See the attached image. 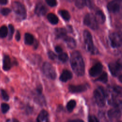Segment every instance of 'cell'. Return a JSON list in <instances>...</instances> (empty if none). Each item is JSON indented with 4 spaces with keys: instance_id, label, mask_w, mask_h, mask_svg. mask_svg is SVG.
Segmentation results:
<instances>
[{
    "instance_id": "obj_15",
    "label": "cell",
    "mask_w": 122,
    "mask_h": 122,
    "mask_svg": "<svg viewBox=\"0 0 122 122\" xmlns=\"http://www.w3.org/2000/svg\"><path fill=\"white\" fill-rule=\"evenodd\" d=\"M108 10L111 12L115 13L119 11L120 6L118 1H112L108 3L107 5Z\"/></svg>"
},
{
    "instance_id": "obj_21",
    "label": "cell",
    "mask_w": 122,
    "mask_h": 122,
    "mask_svg": "<svg viewBox=\"0 0 122 122\" xmlns=\"http://www.w3.org/2000/svg\"><path fill=\"white\" fill-rule=\"evenodd\" d=\"M47 18L48 21L52 24L55 25L58 23L59 19L58 17L53 13H49L47 15Z\"/></svg>"
},
{
    "instance_id": "obj_22",
    "label": "cell",
    "mask_w": 122,
    "mask_h": 122,
    "mask_svg": "<svg viewBox=\"0 0 122 122\" xmlns=\"http://www.w3.org/2000/svg\"><path fill=\"white\" fill-rule=\"evenodd\" d=\"M34 38L31 34L26 33L24 35V43L26 45H30L34 43Z\"/></svg>"
},
{
    "instance_id": "obj_42",
    "label": "cell",
    "mask_w": 122,
    "mask_h": 122,
    "mask_svg": "<svg viewBox=\"0 0 122 122\" xmlns=\"http://www.w3.org/2000/svg\"><path fill=\"white\" fill-rule=\"evenodd\" d=\"M9 122H20L18 120H17V119H13L12 120H11V121L10 122V121H8Z\"/></svg>"
},
{
    "instance_id": "obj_20",
    "label": "cell",
    "mask_w": 122,
    "mask_h": 122,
    "mask_svg": "<svg viewBox=\"0 0 122 122\" xmlns=\"http://www.w3.org/2000/svg\"><path fill=\"white\" fill-rule=\"evenodd\" d=\"M63 40L66 42L67 46L69 48L73 49L75 48V47L76 46V41L72 37L67 36Z\"/></svg>"
},
{
    "instance_id": "obj_23",
    "label": "cell",
    "mask_w": 122,
    "mask_h": 122,
    "mask_svg": "<svg viewBox=\"0 0 122 122\" xmlns=\"http://www.w3.org/2000/svg\"><path fill=\"white\" fill-rule=\"evenodd\" d=\"M59 14L62 17V18L66 21H68L71 18L70 14L68 11L65 10H59Z\"/></svg>"
},
{
    "instance_id": "obj_43",
    "label": "cell",
    "mask_w": 122,
    "mask_h": 122,
    "mask_svg": "<svg viewBox=\"0 0 122 122\" xmlns=\"http://www.w3.org/2000/svg\"><path fill=\"white\" fill-rule=\"evenodd\" d=\"M119 81L122 82V74H121L119 76Z\"/></svg>"
},
{
    "instance_id": "obj_7",
    "label": "cell",
    "mask_w": 122,
    "mask_h": 122,
    "mask_svg": "<svg viewBox=\"0 0 122 122\" xmlns=\"http://www.w3.org/2000/svg\"><path fill=\"white\" fill-rule=\"evenodd\" d=\"M83 37L86 50L91 53H94L95 50L91 33L88 30H85L83 32Z\"/></svg>"
},
{
    "instance_id": "obj_27",
    "label": "cell",
    "mask_w": 122,
    "mask_h": 122,
    "mask_svg": "<svg viewBox=\"0 0 122 122\" xmlns=\"http://www.w3.org/2000/svg\"><path fill=\"white\" fill-rule=\"evenodd\" d=\"M58 59L62 62H66L68 60L69 57L67 53L66 52H61L60 53L58 56Z\"/></svg>"
},
{
    "instance_id": "obj_44",
    "label": "cell",
    "mask_w": 122,
    "mask_h": 122,
    "mask_svg": "<svg viewBox=\"0 0 122 122\" xmlns=\"http://www.w3.org/2000/svg\"><path fill=\"white\" fill-rule=\"evenodd\" d=\"M120 122V121H119V122Z\"/></svg>"
},
{
    "instance_id": "obj_13",
    "label": "cell",
    "mask_w": 122,
    "mask_h": 122,
    "mask_svg": "<svg viewBox=\"0 0 122 122\" xmlns=\"http://www.w3.org/2000/svg\"><path fill=\"white\" fill-rule=\"evenodd\" d=\"M68 89L69 92L71 93H80L85 91L87 90V86L84 84L78 85H70Z\"/></svg>"
},
{
    "instance_id": "obj_30",
    "label": "cell",
    "mask_w": 122,
    "mask_h": 122,
    "mask_svg": "<svg viewBox=\"0 0 122 122\" xmlns=\"http://www.w3.org/2000/svg\"><path fill=\"white\" fill-rule=\"evenodd\" d=\"M10 109V106L6 103H2L1 104V111L3 113H6Z\"/></svg>"
},
{
    "instance_id": "obj_10",
    "label": "cell",
    "mask_w": 122,
    "mask_h": 122,
    "mask_svg": "<svg viewBox=\"0 0 122 122\" xmlns=\"http://www.w3.org/2000/svg\"><path fill=\"white\" fill-rule=\"evenodd\" d=\"M48 8L46 5L42 2H38L35 8V13L38 16H43L48 11Z\"/></svg>"
},
{
    "instance_id": "obj_6",
    "label": "cell",
    "mask_w": 122,
    "mask_h": 122,
    "mask_svg": "<svg viewBox=\"0 0 122 122\" xmlns=\"http://www.w3.org/2000/svg\"><path fill=\"white\" fill-rule=\"evenodd\" d=\"M110 44L113 48L122 47V32H114L109 35Z\"/></svg>"
},
{
    "instance_id": "obj_16",
    "label": "cell",
    "mask_w": 122,
    "mask_h": 122,
    "mask_svg": "<svg viewBox=\"0 0 122 122\" xmlns=\"http://www.w3.org/2000/svg\"><path fill=\"white\" fill-rule=\"evenodd\" d=\"M55 35L57 39L63 40L67 36V30L64 28H56L55 29Z\"/></svg>"
},
{
    "instance_id": "obj_5",
    "label": "cell",
    "mask_w": 122,
    "mask_h": 122,
    "mask_svg": "<svg viewBox=\"0 0 122 122\" xmlns=\"http://www.w3.org/2000/svg\"><path fill=\"white\" fill-rule=\"evenodd\" d=\"M42 70L44 75L48 78L55 80L57 76L56 70L54 67L49 62L45 61L43 63Z\"/></svg>"
},
{
    "instance_id": "obj_31",
    "label": "cell",
    "mask_w": 122,
    "mask_h": 122,
    "mask_svg": "<svg viewBox=\"0 0 122 122\" xmlns=\"http://www.w3.org/2000/svg\"><path fill=\"white\" fill-rule=\"evenodd\" d=\"M0 93L1 96L2 97V99L6 101H8L9 100V96L7 92L3 89H0Z\"/></svg>"
},
{
    "instance_id": "obj_1",
    "label": "cell",
    "mask_w": 122,
    "mask_h": 122,
    "mask_svg": "<svg viewBox=\"0 0 122 122\" xmlns=\"http://www.w3.org/2000/svg\"><path fill=\"white\" fill-rule=\"evenodd\" d=\"M70 63L74 72L79 76L84 74V62L80 52L77 51H73L71 55Z\"/></svg>"
},
{
    "instance_id": "obj_36",
    "label": "cell",
    "mask_w": 122,
    "mask_h": 122,
    "mask_svg": "<svg viewBox=\"0 0 122 122\" xmlns=\"http://www.w3.org/2000/svg\"><path fill=\"white\" fill-rule=\"evenodd\" d=\"M42 91V86L41 85V84L38 85L35 89V92H36V93H37V95H41Z\"/></svg>"
},
{
    "instance_id": "obj_4",
    "label": "cell",
    "mask_w": 122,
    "mask_h": 122,
    "mask_svg": "<svg viewBox=\"0 0 122 122\" xmlns=\"http://www.w3.org/2000/svg\"><path fill=\"white\" fill-rule=\"evenodd\" d=\"M94 97L97 105L101 107L104 106L106 102V92L102 87L96 88L93 92Z\"/></svg>"
},
{
    "instance_id": "obj_8",
    "label": "cell",
    "mask_w": 122,
    "mask_h": 122,
    "mask_svg": "<svg viewBox=\"0 0 122 122\" xmlns=\"http://www.w3.org/2000/svg\"><path fill=\"white\" fill-rule=\"evenodd\" d=\"M109 69L112 75L116 76L122 71V59L112 62L109 64Z\"/></svg>"
},
{
    "instance_id": "obj_38",
    "label": "cell",
    "mask_w": 122,
    "mask_h": 122,
    "mask_svg": "<svg viewBox=\"0 0 122 122\" xmlns=\"http://www.w3.org/2000/svg\"><path fill=\"white\" fill-rule=\"evenodd\" d=\"M15 39L17 41H19L20 39V34L19 30H17L16 33L15 35Z\"/></svg>"
},
{
    "instance_id": "obj_24",
    "label": "cell",
    "mask_w": 122,
    "mask_h": 122,
    "mask_svg": "<svg viewBox=\"0 0 122 122\" xmlns=\"http://www.w3.org/2000/svg\"><path fill=\"white\" fill-rule=\"evenodd\" d=\"M8 34V29L5 25H3L0 28V38H4L6 37Z\"/></svg>"
},
{
    "instance_id": "obj_35",
    "label": "cell",
    "mask_w": 122,
    "mask_h": 122,
    "mask_svg": "<svg viewBox=\"0 0 122 122\" xmlns=\"http://www.w3.org/2000/svg\"><path fill=\"white\" fill-rule=\"evenodd\" d=\"M88 122H99L98 118L92 115H89L88 117Z\"/></svg>"
},
{
    "instance_id": "obj_18",
    "label": "cell",
    "mask_w": 122,
    "mask_h": 122,
    "mask_svg": "<svg viewBox=\"0 0 122 122\" xmlns=\"http://www.w3.org/2000/svg\"><path fill=\"white\" fill-rule=\"evenodd\" d=\"M72 77V74L68 70H64L60 76V80L62 82H66L71 79Z\"/></svg>"
},
{
    "instance_id": "obj_12",
    "label": "cell",
    "mask_w": 122,
    "mask_h": 122,
    "mask_svg": "<svg viewBox=\"0 0 122 122\" xmlns=\"http://www.w3.org/2000/svg\"><path fill=\"white\" fill-rule=\"evenodd\" d=\"M107 115L110 119H117L120 118L121 112L118 107H115L109 110L107 112Z\"/></svg>"
},
{
    "instance_id": "obj_11",
    "label": "cell",
    "mask_w": 122,
    "mask_h": 122,
    "mask_svg": "<svg viewBox=\"0 0 122 122\" xmlns=\"http://www.w3.org/2000/svg\"><path fill=\"white\" fill-rule=\"evenodd\" d=\"M102 70V64L100 62H98L91 68L89 70V74L92 77H95L101 73Z\"/></svg>"
},
{
    "instance_id": "obj_28",
    "label": "cell",
    "mask_w": 122,
    "mask_h": 122,
    "mask_svg": "<svg viewBox=\"0 0 122 122\" xmlns=\"http://www.w3.org/2000/svg\"><path fill=\"white\" fill-rule=\"evenodd\" d=\"M8 28V38L9 40H10L12 39L13 33L14 32V27L11 24H9Z\"/></svg>"
},
{
    "instance_id": "obj_41",
    "label": "cell",
    "mask_w": 122,
    "mask_h": 122,
    "mask_svg": "<svg viewBox=\"0 0 122 122\" xmlns=\"http://www.w3.org/2000/svg\"><path fill=\"white\" fill-rule=\"evenodd\" d=\"M38 46V41H37L36 40H35V43L34 46V49H36L37 48Z\"/></svg>"
},
{
    "instance_id": "obj_19",
    "label": "cell",
    "mask_w": 122,
    "mask_h": 122,
    "mask_svg": "<svg viewBox=\"0 0 122 122\" xmlns=\"http://www.w3.org/2000/svg\"><path fill=\"white\" fill-rule=\"evenodd\" d=\"M96 20L97 23H103L105 20V16L102 10H97L94 15Z\"/></svg>"
},
{
    "instance_id": "obj_9",
    "label": "cell",
    "mask_w": 122,
    "mask_h": 122,
    "mask_svg": "<svg viewBox=\"0 0 122 122\" xmlns=\"http://www.w3.org/2000/svg\"><path fill=\"white\" fill-rule=\"evenodd\" d=\"M83 23L85 25L93 30H96L98 28V24L94 16L91 13H88L85 16Z\"/></svg>"
},
{
    "instance_id": "obj_3",
    "label": "cell",
    "mask_w": 122,
    "mask_h": 122,
    "mask_svg": "<svg viewBox=\"0 0 122 122\" xmlns=\"http://www.w3.org/2000/svg\"><path fill=\"white\" fill-rule=\"evenodd\" d=\"M12 8L18 20L21 21L26 18V9L25 6L22 3L19 1H14L12 2Z\"/></svg>"
},
{
    "instance_id": "obj_14",
    "label": "cell",
    "mask_w": 122,
    "mask_h": 122,
    "mask_svg": "<svg viewBox=\"0 0 122 122\" xmlns=\"http://www.w3.org/2000/svg\"><path fill=\"white\" fill-rule=\"evenodd\" d=\"M12 66V63L10 57L8 55H4L2 59V68L4 71L10 70Z\"/></svg>"
},
{
    "instance_id": "obj_25",
    "label": "cell",
    "mask_w": 122,
    "mask_h": 122,
    "mask_svg": "<svg viewBox=\"0 0 122 122\" xmlns=\"http://www.w3.org/2000/svg\"><path fill=\"white\" fill-rule=\"evenodd\" d=\"M76 103L75 100H71L70 101H69L67 104L66 108L67 110L69 112H71L72 111L73 109L75 108L76 106Z\"/></svg>"
},
{
    "instance_id": "obj_32",
    "label": "cell",
    "mask_w": 122,
    "mask_h": 122,
    "mask_svg": "<svg viewBox=\"0 0 122 122\" xmlns=\"http://www.w3.org/2000/svg\"><path fill=\"white\" fill-rule=\"evenodd\" d=\"M11 11V10L9 8H2L0 10V12L3 15V16H7L10 13Z\"/></svg>"
},
{
    "instance_id": "obj_17",
    "label": "cell",
    "mask_w": 122,
    "mask_h": 122,
    "mask_svg": "<svg viewBox=\"0 0 122 122\" xmlns=\"http://www.w3.org/2000/svg\"><path fill=\"white\" fill-rule=\"evenodd\" d=\"M49 121L48 112L45 110H41L37 116V122H49Z\"/></svg>"
},
{
    "instance_id": "obj_37",
    "label": "cell",
    "mask_w": 122,
    "mask_h": 122,
    "mask_svg": "<svg viewBox=\"0 0 122 122\" xmlns=\"http://www.w3.org/2000/svg\"><path fill=\"white\" fill-rule=\"evenodd\" d=\"M55 50L56 52H57V53H61L62 52V48L60 46H59V45L56 46L55 47Z\"/></svg>"
},
{
    "instance_id": "obj_34",
    "label": "cell",
    "mask_w": 122,
    "mask_h": 122,
    "mask_svg": "<svg viewBox=\"0 0 122 122\" xmlns=\"http://www.w3.org/2000/svg\"><path fill=\"white\" fill-rule=\"evenodd\" d=\"M48 55L49 58L51 60H55L57 57L55 53L51 51H48Z\"/></svg>"
},
{
    "instance_id": "obj_2",
    "label": "cell",
    "mask_w": 122,
    "mask_h": 122,
    "mask_svg": "<svg viewBox=\"0 0 122 122\" xmlns=\"http://www.w3.org/2000/svg\"><path fill=\"white\" fill-rule=\"evenodd\" d=\"M106 95L110 104L115 107L122 104V87L117 85L110 87L108 88Z\"/></svg>"
},
{
    "instance_id": "obj_29",
    "label": "cell",
    "mask_w": 122,
    "mask_h": 122,
    "mask_svg": "<svg viewBox=\"0 0 122 122\" xmlns=\"http://www.w3.org/2000/svg\"><path fill=\"white\" fill-rule=\"evenodd\" d=\"M75 6L79 9H81L83 8L85 5H86V1L82 0H78L75 1Z\"/></svg>"
},
{
    "instance_id": "obj_39",
    "label": "cell",
    "mask_w": 122,
    "mask_h": 122,
    "mask_svg": "<svg viewBox=\"0 0 122 122\" xmlns=\"http://www.w3.org/2000/svg\"><path fill=\"white\" fill-rule=\"evenodd\" d=\"M8 1L7 0H0V5H6Z\"/></svg>"
},
{
    "instance_id": "obj_26",
    "label": "cell",
    "mask_w": 122,
    "mask_h": 122,
    "mask_svg": "<svg viewBox=\"0 0 122 122\" xmlns=\"http://www.w3.org/2000/svg\"><path fill=\"white\" fill-rule=\"evenodd\" d=\"M108 80V76L107 74L105 72H103L101 75L97 79H96V81H100L103 83H106L107 81Z\"/></svg>"
},
{
    "instance_id": "obj_40",
    "label": "cell",
    "mask_w": 122,
    "mask_h": 122,
    "mask_svg": "<svg viewBox=\"0 0 122 122\" xmlns=\"http://www.w3.org/2000/svg\"><path fill=\"white\" fill-rule=\"evenodd\" d=\"M69 122H84L82 120H79V119H77V120H73L69 121Z\"/></svg>"
},
{
    "instance_id": "obj_33",
    "label": "cell",
    "mask_w": 122,
    "mask_h": 122,
    "mask_svg": "<svg viewBox=\"0 0 122 122\" xmlns=\"http://www.w3.org/2000/svg\"><path fill=\"white\" fill-rule=\"evenodd\" d=\"M46 2L50 7H55L57 4V2L55 0H46Z\"/></svg>"
}]
</instances>
